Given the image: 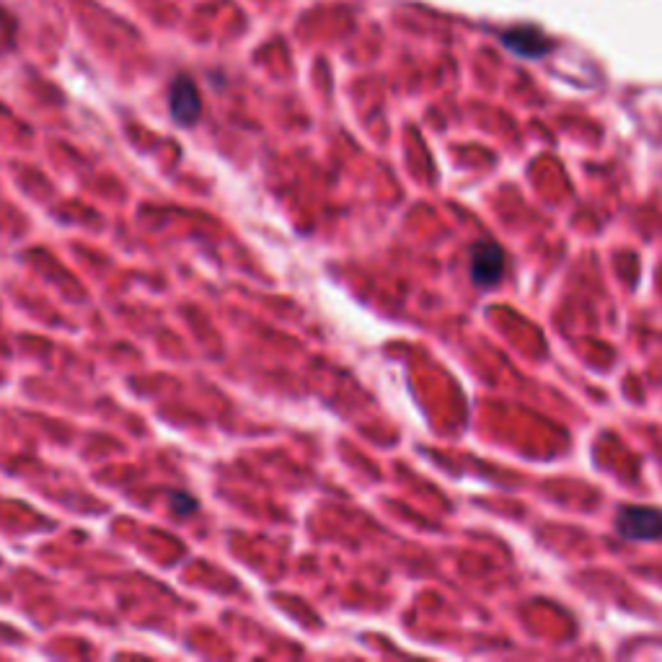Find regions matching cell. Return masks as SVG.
<instances>
[{
	"label": "cell",
	"instance_id": "cell-1",
	"mask_svg": "<svg viewBox=\"0 0 662 662\" xmlns=\"http://www.w3.org/2000/svg\"><path fill=\"white\" fill-rule=\"evenodd\" d=\"M616 528L629 541H657L662 538V510L647 505L621 507Z\"/></svg>",
	"mask_w": 662,
	"mask_h": 662
},
{
	"label": "cell",
	"instance_id": "cell-2",
	"mask_svg": "<svg viewBox=\"0 0 662 662\" xmlns=\"http://www.w3.org/2000/svg\"><path fill=\"white\" fill-rule=\"evenodd\" d=\"M505 275V251L494 241H481L471 251V280L479 288H492Z\"/></svg>",
	"mask_w": 662,
	"mask_h": 662
},
{
	"label": "cell",
	"instance_id": "cell-3",
	"mask_svg": "<svg viewBox=\"0 0 662 662\" xmlns=\"http://www.w3.org/2000/svg\"><path fill=\"white\" fill-rule=\"evenodd\" d=\"M500 42L505 44L513 55L525 57V60H538V57H546L554 50V39H549L541 29H533V26L510 29V32L502 34Z\"/></svg>",
	"mask_w": 662,
	"mask_h": 662
},
{
	"label": "cell",
	"instance_id": "cell-4",
	"mask_svg": "<svg viewBox=\"0 0 662 662\" xmlns=\"http://www.w3.org/2000/svg\"><path fill=\"white\" fill-rule=\"evenodd\" d=\"M169 107H171V117L184 127L194 125V122L200 119L202 99L197 86L192 83V78H187V75H179V78H176L174 86H171Z\"/></svg>",
	"mask_w": 662,
	"mask_h": 662
}]
</instances>
